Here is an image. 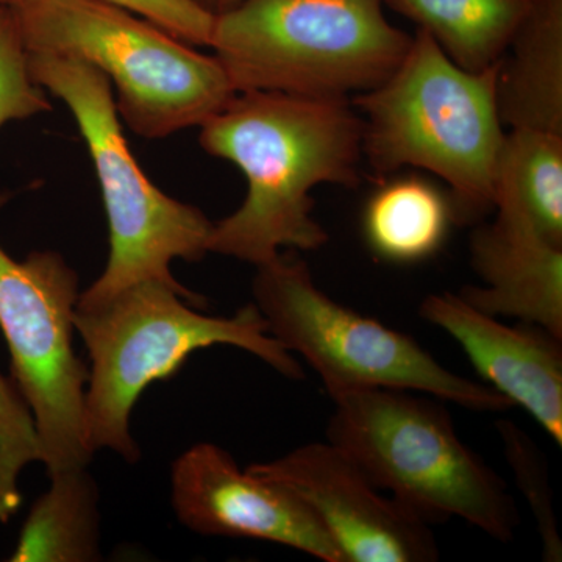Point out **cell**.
<instances>
[{
    "mask_svg": "<svg viewBox=\"0 0 562 562\" xmlns=\"http://www.w3.org/2000/svg\"><path fill=\"white\" fill-rule=\"evenodd\" d=\"M419 314L460 344L487 386L562 446L561 338L530 322L503 324L450 292L425 297Z\"/></svg>",
    "mask_w": 562,
    "mask_h": 562,
    "instance_id": "12",
    "label": "cell"
},
{
    "mask_svg": "<svg viewBox=\"0 0 562 562\" xmlns=\"http://www.w3.org/2000/svg\"><path fill=\"white\" fill-rule=\"evenodd\" d=\"M52 110L46 91L33 81L20 22L0 7V127Z\"/></svg>",
    "mask_w": 562,
    "mask_h": 562,
    "instance_id": "21",
    "label": "cell"
},
{
    "mask_svg": "<svg viewBox=\"0 0 562 562\" xmlns=\"http://www.w3.org/2000/svg\"><path fill=\"white\" fill-rule=\"evenodd\" d=\"M13 13L27 52L102 70L116 87L121 120L143 138L201 127L236 95L214 55L109 0H35Z\"/></svg>",
    "mask_w": 562,
    "mask_h": 562,
    "instance_id": "6",
    "label": "cell"
},
{
    "mask_svg": "<svg viewBox=\"0 0 562 562\" xmlns=\"http://www.w3.org/2000/svg\"><path fill=\"white\" fill-rule=\"evenodd\" d=\"M50 479V490L32 506L10 561H98L99 495L87 468L54 472Z\"/></svg>",
    "mask_w": 562,
    "mask_h": 562,
    "instance_id": "17",
    "label": "cell"
},
{
    "mask_svg": "<svg viewBox=\"0 0 562 562\" xmlns=\"http://www.w3.org/2000/svg\"><path fill=\"white\" fill-rule=\"evenodd\" d=\"M494 211L495 220L479 222L469 244L483 284L458 295L490 316L530 322L562 339V246L520 211Z\"/></svg>",
    "mask_w": 562,
    "mask_h": 562,
    "instance_id": "13",
    "label": "cell"
},
{
    "mask_svg": "<svg viewBox=\"0 0 562 562\" xmlns=\"http://www.w3.org/2000/svg\"><path fill=\"white\" fill-rule=\"evenodd\" d=\"M331 401L328 442L376 487L430 525L457 517L492 539L513 541L516 502L505 480L461 441L442 401L384 387Z\"/></svg>",
    "mask_w": 562,
    "mask_h": 562,
    "instance_id": "4",
    "label": "cell"
},
{
    "mask_svg": "<svg viewBox=\"0 0 562 562\" xmlns=\"http://www.w3.org/2000/svg\"><path fill=\"white\" fill-rule=\"evenodd\" d=\"M497 430L505 449L506 460L512 465L517 484L535 513L536 522L541 532L543 560L560 562L562 542L558 535L546 460L535 442L513 422H497Z\"/></svg>",
    "mask_w": 562,
    "mask_h": 562,
    "instance_id": "20",
    "label": "cell"
},
{
    "mask_svg": "<svg viewBox=\"0 0 562 562\" xmlns=\"http://www.w3.org/2000/svg\"><path fill=\"white\" fill-rule=\"evenodd\" d=\"M203 305L202 295L160 280L138 281L105 301L77 305L76 331L91 360L85 417L92 452L110 449L128 462L138 460L133 408L151 383L172 379L192 351L238 347L288 379H305L301 362L269 333L255 303L232 317L199 313Z\"/></svg>",
    "mask_w": 562,
    "mask_h": 562,
    "instance_id": "3",
    "label": "cell"
},
{
    "mask_svg": "<svg viewBox=\"0 0 562 562\" xmlns=\"http://www.w3.org/2000/svg\"><path fill=\"white\" fill-rule=\"evenodd\" d=\"M498 206L520 211L562 246V133L506 132L495 181Z\"/></svg>",
    "mask_w": 562,
    "mask_h": 562,
    "instance_id": "18",
    "label": "cell"
},
{
    "mask_svg": "<svg viewBox=\"0 0 562 562\" xmlns=\"http://www.w3.org/2000/svg\"><path fill=\"white\" fill-rule=\"evenodd\" d=\"M384 5L427 32L454 65L482 72L503 60L530 0H384Z\"/></svg>",
    "mask_w": 562,
    "mask_h": 562,
    "instance_id": "16",
    "label": "cell"
},
{
    "mask_svg": "<svg viewBox=\"0 0 562 562\" xmlns=\"http://www.w3.org/2000/svg\"><path fill=\"white\" fill-rule=\"evenodd\" d=\"M199 143L247 180L243 205L213 224L209 251L254 266L281 249L324 246L328 235L313 217L312 191L361 183L362 120L350 99L236 92L203 122Z\"/></svg>",
    "mask_w": 562,
    "mask_h": 562,
    "instance_id": "1",
    "label": "cell"
},
{
    "mask_svg": "<svg viewBox=\"0 0 562 562\" xmlns=\"http://www.w3.org/2000/svg\"><path fill=\"white\" fill-rule=\"evenodd\" d=\"M172 503L180 522L201 535L260 539L316 560L344 562L294 492L251 469L241 471L214 443H198L173 462Z\"/></svg>",
    "mask_w": 562,
    "mask_h": 562,
    "instance_id": "11",
    "label": "cell"
},
{
    "mask_svg": "<svg viewBox=\"0 0 562 562\" xmlns=\"http://www.w3.org/2000/svg\"><path fill=\"white\" fill-rule=\"evenodd\" d=\"M255 305L269 333L321 376L330 397L361 390H405L480 413L513 403L487 384L439 364L412 336L333 301L301 258L279 255L257 266Z\"/></svg>",
    "mask_w": 562,
    "mask_h": 562,
    "instance_id": "8",
    "label": "cell"
},
{
    "mask_svg": "<svg viewBox=\"0 0 562 562\" xmlns=\"http://www.w3.org/2000/svg\"><path fill=\"white\" fill-rule=\"evenodd\" d=\"M192 5L198 7L206 13L217 16V14L224 13L228 9H232L238 0H188Z\"/></svg>",
    "mask_w": 562,
    "mask_h": 562,
    "instance_id": "23",
    "label": "cell"
},
{
    "mask_svg": "<svg viewBox=\"0 0 562 562\" xmlns=\"http://www.w3.org/2000/svg\"><path fill=\"white\" fill-rule=\"evenodd\" d=\"M384 0H238L210 47L236 92L351 99L383 83L413 43Z\"/></svg>",
    "mask_w": 562,
    "mask_h": 562,
    "instance_id": "5",
    "label": "cell"
},
{
    "mask_svg": "<svg viewBox=\"0 0 562 562\" xmlns=\"http://www.w3.org/2000/svg\"><path fill=\"white\" fill-rule=\"evenodd\" d=\"M251 471L294 492L341 552L344 562L439 560L430 524L368 479L331 442H313Z\"/></svg>",
    "mask_w": 562,
    "mask_h": 562,
    "instance_id": "10",
    "label": "cell"
},
{
    "mask_svg": "<svg viewBox=\"0 0 562 562\" xmlns=\"http://www.w3.org/2000/svg\"><path fill=\"white\" fill-rule=\"evenodd\" d=\"M35 83L65 102L79 125L101 184L110 225L105 271L77 305L105 301L138 281L173 279L171 262L209 254L213 222L198 206L158 190L133 157L109 77L80 58L27 52Z\"/></svg>",
    "mask_w": 562,
    "mask_h": 562,
    "instance_id": "7",
    "label": "cell"
},
{
    "mask_svg": "<svg viewBox=\"0 0 562 562\" xmlns=\"http://www.w3.org/2000/svg\"><path fill=\"white\" fill-rule=\"evenodd\" d=\"M79 295V277L57 251L14 261L0 247V330L11 382L31 409L49 475L87 468L94 453L85 417L88 369L74 350Z\"/></svg>",
    "mask_w": 562,
    "mask_h": 562,
    "instance_id": "9",
    "label": "cell"
},
{
    "mask_svg": "<svg viewBox=\"0 0 562 562\" xmlns=\"http://www.w3.org/2000/svg\"><path fill=\"white\" fill-rule=\"evenodd\" d=\"M497 102L509 131L562 133V0H530L498 68Z\"/></svg>",
    "mask_w": 562,
    "mask_h": 562,
    "instance_id": "14",
    "label": "cell"
},
{
    "mask_svg": "<svg viewBox=\"0 0 562 562\" xmlns=\"http://www.w3.org/2000/svg\"><path fill=\"white\" fill-rule=\"evenodd\" d=\"M501 63L471 72L454 65L417 29L397 69L371 91L351 98L362 120V155L384 179L417 168L449 187L454 224H479L494 211L505 144L497 102Z\"/></svg>",
    "mask_w": 562,
    "mask_h": 562,
    "instance_id": "2",
    "label": "cell"
},
{
    "mask_svg": "<svg viewBox=\"0 0 562 562\" xmlns=\"http://www.w3.org/2000/svg\"><path fill=\"white\" fill-rule=\"evenodd\" d=\"M33 461H40V446L31 409L14 383L0 375V522L20 509L18 482Z\"/></svg>",
    "mask_w": 562,
    "mask_h": 562,
    "instance_id": "19",
    "label": "cell"
},
{
    "mask_svg": "<svg viewBox=\"0 0 562 562\" xmlns=\"http://www.w3.org/2000/svg\"><path fill=\"white\" fill-rule=\"evenodd\" d=\"M32 2L35 0H0V7L16 11ZM109 2L135 11L191 46L210 47L214 16L192 5L188 0H109Z\"/></svg>",
    "mask_w": 562,
    "mask_h": 562,
    "instance_id": "22",
    "label": "cell"
},
{
    "mask_svg": "<svg viewBox=\"0 0 562 562\" xmlns=\"http://www.w3.org/2000/svg\"><path fill=\"white\" fill-rule=\"evenodd\" d=\"M453 224L449 192L419 176L380 181L362 213L369 249L395 265H416L435 257Z\"/></svg>",
    "mask_w": 562,
    "mask_h": 562,
    "instance_id": "15",
    "label": "cell"
}]
</instances>
